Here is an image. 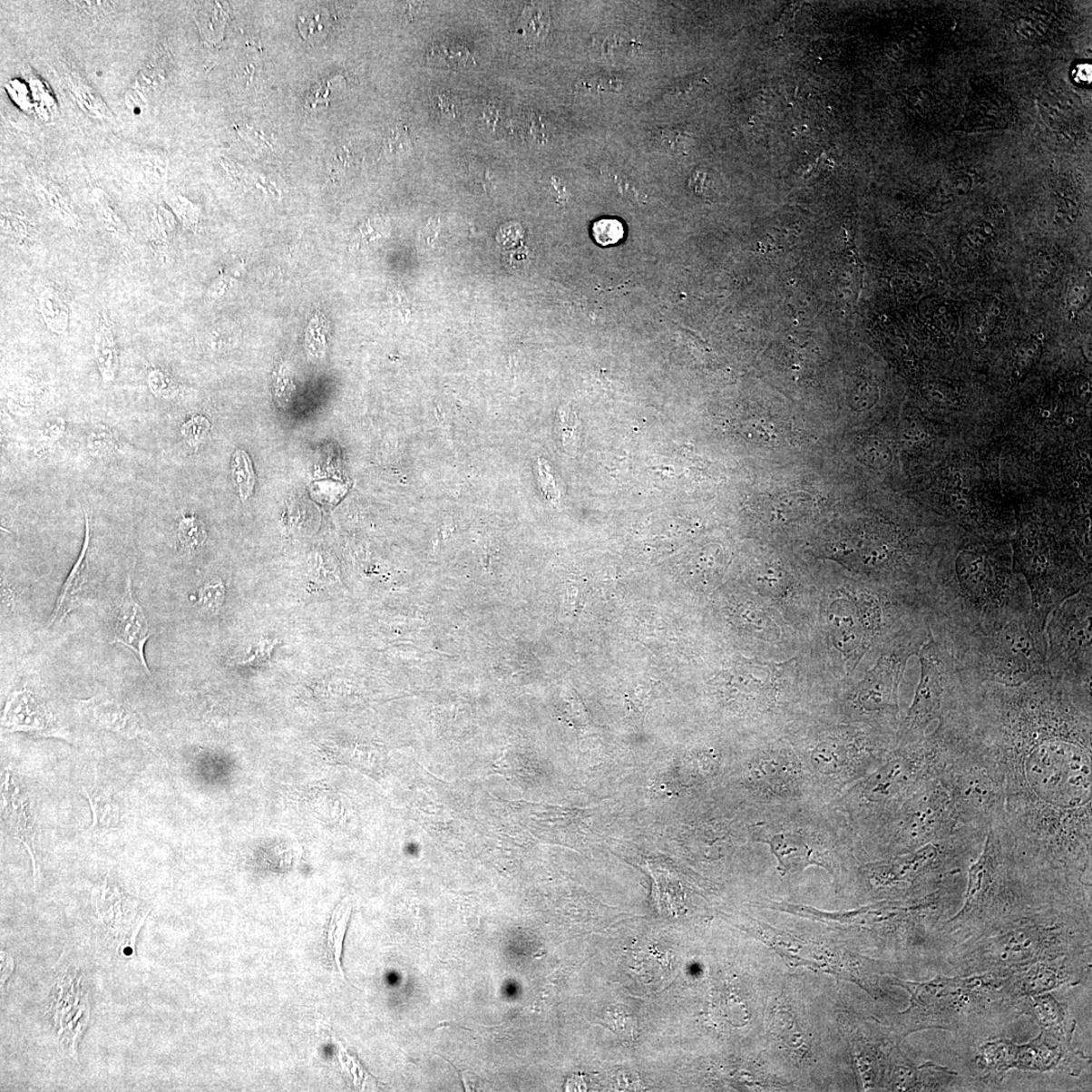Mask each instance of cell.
Wrapping results in <instances>:
<instances>
[{
    "mask_svg": "<svg viewBox=\"0 0 1092 1092\" xmlns=\"http://www.w3.org/2000/svg\"><path fill=\"white\" fill-rule=\"evenodd\" d=\"M921 602L933 638L947 648L1032 610L1025 580L975 544L962 546L946 568L932 571Z\"/></svg>",
    "mask_w": 1092,
    "mask_h": 1092,
    "instance_id": "6da1fadb",
    "label": "cell"
},
{
    "mask_svg": "<svg viewBox=\"0 0 1092 1092\" xmlns=\"http://www.w3.org/2000/svg\"><path fill=\"white\" fill-rule=\"evenodd\" d=\"M1090 952V912L1053 905L991 924L953 947L950 962L960 976L1007 977L1043 960Z\"/></svg>",
    "mask_w": 1092,
    "mask_h": 1092,
    "instance_id": "7a4b0ae2",
    "label": "cell"
},
{
    "mask_svg": "<svg viewBox=\"0 0 1092 1092\" xmlns=\"http://www.w3.org/2000/svg\"><path fill=\"white\" fill-rule=\"evenodd\" d=\"M947 649L965 680L974 684L1017 687L1049 673L1046 627L1033 610Z\"/></svg>",
    "mask_w": 1092,
    "mask_h": 1092,
    "instance_id": "3957f363",
    "label": "cell"
},
{
    "mask_svg": "<svg viewBox=\"0 0 1092 1092\" xmlns=\"http://www.w3.org/2000/svg\"><path fill=\"white\" fill-rule=\"evenodd\" d=\"M894 981L911 993V1005L901 1012L896 1025L901 1037L923 1029L957 1032L991 1008H1010L1003 992L1006 977L993 973L938 975L926 982Z\"/></svg>",
    "mask_w": 1092,
    "mask_h": 1092,
    "instance_id": "277c9868",
    "label": "cell"
},
{
    "mask_svg": "<svg viewBox=\"0 0 1092 1092\" xmlns=\"http://www.w3.org/2000/svg\"><path fill=\"white\" fill-rule=\"evenodd\" d=\"M1092 588H1082L1051 613L1046 625L1048 671L1074 701L1091 710Z\"/></svg>",
    "mask_w": 1092,
    "mask_h": 1092,
    "instance_id": "5b68a950",
    "label": "cell"
},
{
    "mask_svg": "<svg viewBox=\"0 0 1092 1092\" xmlns=\"http://www.w3.org/2000/svg\"><path fill=\"white\" fill-rule=\"evenodd\" d=\"M917 655L921 662V680L902 725L901 738L903 745L921 741L933 722L961 710L969 690V683L960 672L955 658L939 644L932 633Z\"/></svg>",
    "mask_w": 1092,
    "mask_h": 1092,
    "instance_id": "8992f818",
    "label": "cell"
},
{
    "mask_svg": "<svg viewBox=\"0 0 1092 1092\" xmlns=\"http://www.w3.org/2000/svg\"><path fill=\"white\" fill-rule=\"evenodd\" d=\"M1007 877L1008 863L1000 839L990 830L980 857L969 868L962 909L933 930L932 936L939 941H952L953 947L975 936L989 921Z\"/></svg>",
    "mask_w": 1092,
    "mask_h": 1092,
    "instance_id": "52a82bcc",
    "label": "cell"
},
{
    "mask_svg": "<svg viewBox=\"0 0 1092 1092\" xmlns=\"http://www.w3.org/2000/svg\"><path fill=\"white\" fill-rule=\"evenodd\" d=\"M975 1062L985 1077H998L1011 1069L1023 1071H1064L1078 1076L1090 1063L1088 1057L1043 1032L1034 1040L1019 1045L1007 1038L989 1041L980 1047Z\"/></svg>",
    "mask_w": 1092,
    "mask_h": 1092,
    "instance_id": "ba28073f",
    "label": "cell"
},
{
    "mask_svg": "<svg viewBox=\"0 0 1092 1092\" xmlns=\"http://www.w3.org/2000/svg\"><path fill=\"white\" fill-rule=\"evenodd\" d=\"M943 841L929 843L907 855L869 865L871 884L877 889L907 887L911 891L924 884L941 882L959 869L957 851Z\"/></svg>",
    "mask_w": 1092,
    "mask_h": 1092,
    "instance_id": "9c48e42d",
    "label": "cell"
},
{
    "mask_svg": "<svg viewBox=\"0 0 1092 1092\" xmlns=\"http://www.w3.org/2000/svg\"><path fill=\"white\" fill-rule=\"evenodd\" d=\"M834 645L856 662L882 638L885 612L880 598L861 592L835 601L829 611Z\"/></svg>",
    "mask_w": 1092,
    "mask_h": 1092,
    "instance_id": "30bf717a",
    "label": "cell"
},
{
    "mask_svg": "<svg viewBox=\"0 0 1092 1092\" xmlns=\"http://www.w3.org/2000/svg\"><path fill=\"white\" fill-rule=\"evenodd\" d=\"M1090 953L1043 960L1006 977L1003 992L1010 1007L1021 999L1036 997L1067 985H1077L1090 974Z\"/></svg>",
    "mask_w": 1092,
    "mask_h": 1092,
    "instance_id": "8fae6325",
    "label": "cell"
},
{
    "mask_svg": "<svg viewBox=\"0 0 1092 1092\" xmlns=\"http://www.w3.org/2000/svg\"><path fill=\"white\" fill-rule=\"evenodd\" d=\"M154 633L155 629L148 619L144 607L138 601L129 575L124 594L114 614L111 644L130 649L139 659L145 673L151 676L145 658V647Z\"/></svg>",
    "mask_w": 1092,
    "mask_h": 1092,
    "instance_id": "7c38bea8",
    "label": "cell"
},
{
    "mask_svg": "<svg viewBox=\"0 0 1092 1092\" xmlns=\"http://www.w3.org/2000/svg\"><path fill=\"white\" fill-rule=\"evenodd\" d=\"M1012 1008L1021 1014L1032 1018L1040 1027L1041 1032L1064 1044H1072L1077 1023L1064 1002L1057 1000L1049 992L1017 1000Z\"/></svg>",
    "mask_w": 1092,
    "mask_h": 1092,
    "instance_id": "4fadbf2b",
    "label": "cell"
},
{
    "mask_svg": "<svg viewBox=\"0 0 1092 1092\" xmlns=\"http://www.w3.org/2000/svg\"><path fill=\"white\" fill-rule=\"evenodd\" d=\"M779 862V869L785 873L804 870L812 865L822 866L831 871L823 849L817 847V843L809 835L797 832H781L774 834L772 838L765 840Z\"/></svg>",
    "mask_w": 1092,
    "mask_h": 1092,
    "instance_id": "5bb4252c",
    "label": "cell"
},
{
    "mask_svg": "<svg viewBox=\"0 0 1092 1092\" xmlns=\"http://www.w3.org/2000/svg\"><path fill=\"white\" fill-rule=\"evenodd\" d=\"M84 522L85 531L82 551L79 553V557L72 570H70L63 588H61L55 609L51 614L47 628L53 627L57 622L63 621L70 613L84 604L85 599L88 593H90V590H88V584H90L88 553H90L92 535L90 518H88L85 510Z\"/></svg>",
    "mask_w": 1092,
    "mask_h": 1092,
    "instance_id": "9a60e30c",
    "label": "cell"
},
{
    "mask_svg": "<svg viewBox=\"0 0 1092 1092\" xmlns=\"http://www.w3.org/2000/svg\"><path fill=\"white\" fill-rule=\"evenodd\" d=\"M171 68V51L161 44L131 84L126 96L127 107L132 111L139 110L154 99L169 81Z\"/></svg>",
    "mask_w": 1092,
    "mask_h": 1092,
    "instance_id": "2e32d148",
    "label": "cell"
},
{
    "mask_svg": "<svg viewBox=\"0 0 1092 1092\" xmlns=\"http://www.w3.org/2000/svg\"><path fill=\"white\" fill-rule=\"evenodd\" d=\"M866 736L862 742L853 743L851 738H830L819 744L812 754L814 767L825 776H834L836 774L847 772L852 763L860 761V755H867V746L871 743ZM872 745V744H870Z\"/></svg>",
    "mask_w": 1092,
    "mask_h": 1092,
    "instance_id": "e0dca14e",
    "label": "cell"
},
{
    "mask_svg": "<svg viewBox=\"0 0 1092 1092\" xmlns=\"http://www.w3.org/2000/svg\"><path fill=\"white\" fill-rule=\"evenodd\" d=\"M911 759L893 760L883 765L864 784L863 796L869 803H886L894 799L902 792L903 787L911 786L915 768Z\"/></svg>",
    "mask_w": 1092,
    "mask_h": 1092,
    "instance_id": "ac0fdd59",
    "label": "cell"
},
{
    "mask_svg": "<svg viewBox=\"0 0 1092 1092\" xmlns=\"http://www.w3.org/2000/svg\"><path fill=\"white\" fill-rule=\"evenodd\" d=\"M756 782L764 794L781 795L795 788L800 779V768L795 760L785 756L762 757L753 771Z\"/></svg>",
    "mask_w": 1092,
    "mask_h": 1092,
    "instance_id": "d6986e66",
    "label": "cell"
},
{
    "mask_svg": "<svg viewBox=\"0 0 1092 1092\" xmlns=\"http://www.w3.org/2000/svg\"><path fill=\"white\" fill-rule=\"evenodd\" d=\"M43 709L34 695L28 689L12 694L6 703L5 718L12 729H42L46 726Z\"/></svg>",
    "mask_w": 1092,
    "mask_h": 1092,
    "instance_id": "ffe728a7",
    "label": "cell"
},
{
    "mask_svg": "<svg viewBox=\"0 0 1092 1092\" xmlns=\"http://www.w3.org/2000/svg\"><path fill=\"white\" fill-rule=\"evenodd\" d=\"M36 301L37 309L47 328L57 336H66L70 310L63 293L54 287L42 286L36 289Z\"/></svg>",
    "mask_w": 1092,
    "mask_h": 1092,
    "instance_id": "44dd1931",
    "label": "cell"
},
{
    "mask_svg": "<svg viewBox=\"0 0 1092 1092\" xmlns=\"http://www.w3.org/2000/svg\"><path fill=\"white\" fill-rule=\"evenodd\" d=\"M94 356L104 383L116 378L118 369V348L114 340L112 324L105 312L100 313L98 329L94 336Z\"/></svg>",
    "mask_w": 1092,
    "mask_h": 1092,
    "instance_id": "7402d4cb",
    "label": "cell"
},
{
    "mask_svg": "<svg viewBox=\"0 0 1092 1092\" xmlns=\"http://www.w3.org/2000/svg\"><path fill=\"white\" fill-rule=\"evenodd\" d=\"M64 79L73 98L88 116L108 119L111 112L94 87L72 66L64 67Z\"/></svg>",
    "mask_w": 1092,
    "mask_h": 1092,
    "instance_id": "603a6c76",
    "label": "cell"
},
{
    "mask_svg": "<svg viewBox=\"0 0 1092 1092\" xmlns=\"http://www.w3.org/2000/svg\"><path fill=\"white\" fill-rule=\"evenodd\" d=\"M34 190L42 206L53 216L57 217L69 228H79L81 223H79L78 216L70 204L69 199L56 183L34 176Z\"/></svg>",
    "mask_w": 1092,
    "mask_h": 1092,
    "instance_id": "cb8c5ba5",
    "label": "cell"
},
{
    "mask_svg": "<svg viewBox=\"0 0 1092 1092\" xmlns=\"http://www.w3.org/2000/svg\"><path fill=\"white\" fill-rule=\"evenodd\" d=\"M2 231L6 239L22 248L36 242L39 237L37 224L28 215L5 207L2 210Z\"/></svg>",
    "mask_w": 1092,
    "mask_h": 1092,
    "instance_id": "d4e9b609",
    "label": "cell"
},
{
    "mask_svg": "<svg viewBox=\"0 0 1092 1092\" xmlns=\"http://www.w3.org/2000/svg\"><path fill=\"white\" fill-rule=\"evenodd\" d=\"M92 195L96 217L104 230L114 239L122 242L128 241L130 233L127 223L112 206L108 193L102 189L95 188L93 190Z\"/></svg>",
    "mask_w": 1092,
    "mask_h": 1092,
    "instance_id": "484cf974",
    "label": "cell"
},
{
    "mask_svg": "<svg viewBox=\"0 0 1092 1092\" xmlns=\"http://www.w3.org/2000/svg\"><path fill=\"white\" fill-rule=\"evenodd\" d=\"M172 219L161 207L155 208L148 232V243L158 262L166 264L170 258V231Z\"/></svg>",
    "mask_w": 1092,
    "mask_h": 1092,
    "instance_id": "4316f807",
    "label": "cell"
},
{
    "mask_svg": "<svg viewBox=\"0 0 1092 1092\" xmlns=\"http://www.w3.org/2000/svg\"><path fill=\"white\" fill-rule=\"evenodd\" d=\"M298 29L304 39L311 43H319L328 36L333 28V17L323 7L311 8L299 17Z\"/></svg>",
    "mask_w": 1092,
    "mask_h": 1092,
    "instance_id": "83f0119b",
    "label": "cell"
},
{
    "mask_svg": "<svg viewBox=\"0 0 1092 1092\" xmlns=\"http://www.w3.org/2000/svg\"><path fill=\"white\" fill-rule=\"evenodd\" d=\"M231 473L240 499L248 501L253 494L257 478L249 455L241 449H238L232 456Z\"/></svg>",
    "mask_w": 1092,
    "mask_h": 1092,
    "instance_id": "f1b7e54d",
    "label": "cell"
},
{
    "mask_svg": "<svg viewBox=\"0 0 1092 1092\" xmlns=\"http://www.w3.org/2000/svg\"><path fill=\"white\" fill-rule=\"evenodd\" d=\"M197 20L200 33L207 41L217 43L222 38L226 23V13L223 4H206L198 12Z\"/></svg>",
    "mask_w": 1092,
    "mask_h": 1092,
    "instance_id": "f546056e",
    "label": "cell"
},
{
    "mask_svg": "<svg viewBox=\"0 0 1092 1092\" xmlns=\"http://www.w3.org/2000/svg\"><path fill=\"white\" fill-rule=\"evenodd\" d=\"M350 917V907L341 904L334 912L328 928V947L336 960L341 976L345 977L341 964L343 943H345L347 924Z\"/></svg>",
    "mask_w": 1092,
    "mask_h": 1092,
    "instance_id": "4dcf8cb0",
    "label": "cell"
},
{
    "mask_svg": "<svg viewBox=\"0 0 1092 1092\" xmlns=\"http://www.w3.org/2000/svg\"><path fill=\"white\" fill-rule=\"evenodd\" d=\"M136 161L150 184L160 187L165 181L169 160L160 150L144 149L138 153Z\"/></svg>",
    "mask_w": 1092,
    "mask_h": 1092,
    "instance_id": "1f68e13d",
    "label": "cell"
},
{
    "mask_svg": "<svg viewBox=\"0 0 1092 1092\" xmlns=\"http://www.w3.org/2000/svg\"><path fill=\"white\" fill-rule=\"evenodd\" d=\"M207 537L206 528L198 517L189 515L180 518L178 540L184 551H198L205 544Z\"/></svg>",
    "mask_w": 1092,
    "mask_h": 1092,
    "instance_id": "d6a6232c",
    "label": "cell"
},
{
    "mask_svg": "<svg viewBox=\"0 0 1092 1092\" xmlns=\"http://www.w3.org/2000/svg\"><path fill=\"white\" fill-rule=\"evenodd\" d=\"M429 58L437 64L452 68L466 67L473 61L469 49L457 43L434 47L430 51Z\"/></svg>",
    "mask_w": 1092,
    "mask_h": 1092,
    "instance_id": "836d02e7",
    "label": "cell"
},
{
    "mask_svg": "<svg viewBox=\"0 0 1092 1092\" xmlns=\"http://www.w3.org/2000/svg\"><path fill=\"white\" fill-rule=\"evenodd\" d=\"M226 599V587L221 579L213 578L202 586L199 592V603L202 609L217 614L221 610Z\"/></svg>",
    "mask_w": 1092,
    "mask_h": 1092,
    "instance_id": "e575fe53",
    "label": "cell"
},
{
    "mask_svg": "<svg viewBox=\"0 0 1092 1092\" xmlns=\"http://www.w3.org/2000/svg\"><path fill=\"white\" fill-rule=\"evenodd\" d=\"M150 391L156 398L173 399L180 392V385L174 378L161 368L150 369L147 375Z\"/></svg>",
    "mask_w": 1092,
    "mask_h": 1092,
    "instance_id": "d590c367",
    "label": "cell"
},
{
    "mask_svg": "<svg viewBox=\"0 0 1092 1092\" xmlns=\"http://www.w3.org/2000/svg\"><path fill=\"white\" fill-rule=\"evenodd\" d=\"M551 17L543 6L531 7L523 15L522 29L531 40L541 41L549 32Z\"/></svg>",
    "mask_w": 1092,
    "mask_h": 1092,
    "instance_id": "8d00e7d4",
    "label": "cell"
},
{
    "mask_svg": "<svg viewBox=\"0 0 1092 1092\" xmlns=\"http://www.w3.org/2000/svg\"><path fill=\"white\" fill-rule=\"evenodd\" d=\"M87 449L95 457H107L118 449L112 431L104 426L94 427L87 437Z\"/></svg>",
    "mask_w": 1092,
    "mask_h": 1092,
    "instance_id": "74e56055",
    "label": "cell"
},
{
    "mask_svg": "<svg viewBox=\"0 0 1092 1092\" xmlns=\"http://www.w3.org/2000/svg\"><path fill=\"white\" fill-rule=\"evenodd\" d=\"M430 104L434 116L439 120L451 122L459 117L461 104L451 92H435L431 95Z\"/></svg>",
    "mask_w": 1092,
    "mask_h": 1092,
    "instance_id": "f35d334b",
    "label": "cell"
},
{
    "mask_svg": "<svg viewBox=\"0 0 1092 1092\" xmlns=\"http://www.w3.org/2000/svg\"><path fill=\"white\" fill-rule=\"evenodd\" d=\"M592 234L599 245L609 246L620 242L625 231L619 219H602L593 225Z\"/></svg>",
    "mask_w": 1092,
    "mask_h": 1092,
    "instance_id": "ab89813d",
    "label": "cell"
},
{
    "mask_svg": "<svg viewBox=\"0 0 1092 1092\" xmlns=\"http://www.w3.org/2000/svg\"><path fill=\"white\" fill-rule=\"evenodd\" d=\"M412 142L406 128L397 126L385 137L384 152L389 158H400L411 151Z\"/></svg>",
    "mask_w": 1092,
    "mask_h": 1092,
    "instance_id": "60d3db41",
    "label": "cell"
},
{
    "mask_svg": "<svg viewBox=\"0 0 1092 1092\" xmlns=\"http://www.w3.org/2000/svg\"><path fill=\"white\" fill-rule=\"evenodd\" d=\"M210 424L209 420L200 415L193 416L184 423L181 435L190 446H197L209 435Z\"/></svg>",
    "mask_w": 1092,
    "mask_h": 1092,
    "instance_id": "b9f144b4",
    "label": "cell"
},
{
    "mask_svg": "<svg viewBox=\"0 0 1092 1092\" xmlns=\"http://www.w3.org/2000/svg\"><path fill=\"white\" fill-rule=\"evenodd\" d=\"M65 433V422L63 418H50L43 423L37 431V443L42 445L54 444Z\"/></svg>",
    "mask_w": 1092,
    "mask_h": 1092,
    "instance_id": "7bdbcfd3",
    "label": "cell"
},
{
    "mask_svg": "<svg viewBox=\"0 0 1092 1092\" xmlns=\"http://www.w3.org/2000/svg\"><path fill=\"white\" fill-rule=\"evenodd\" d=\"M167 201L184 225L190 228L197 225L198 210L192 206L191 202L181 197H173Z\"/></svg>",
    "mask_w": 1092,
    "mask_h": 1092,
    "instance_id": "ee69618b",
    "label": "cell"
},
{
    "mask_svg": "<svg viewBox=\"0 0 1092 1092\" xmlns=\"http://www.w3.org/2000/svg\"><path fill=\"white\" fill-rule=\"evenodd\" d=\"M225 325L217 326L211 329L206 338V345L213 351H221L230 346L233 342V336L229 332Z\"/></svg>",
    "mask_w": 1092,
    "mask_h": 1092,
    "instance_id": "f6af8a7d",
    "label": "cell"
},
{
    "mask_svg": "<svg viewBox=\"0 0 1092 1092\" xmlns=\"http://www.w3.org/2000/svg\"><path fill=\"white\" fill-rule=\"evenodd\" d=\"M579 86L591 93H619L622 90L623 83L616 79H593L582 82Z\"/></svg>",
    "mask_w": 1092,
    "mask_h": 1092,
    "instance_id": "bcb514c9",
    "label": "cell"
},
{
    "mask_svg": "<svg viewBox=\"0 0 1092 1092\" xmlns=\"http://www.w3.org/2000/svg\"><path fill=\"white\" fill-rule=\"evenodd\" d=\"M481 121L491 131H496L502 122V107L497 102H487L481 109Z\"/></svg>",
    "mask_w": 1092,
    "mask_h": 1092,
    "instance_id": "7dc6e473",
    "label": "cell"
},
{
    "mask_svg": "<svg viewBox=\"0 0 1092 1092\" xmlns=\"http://www.w3.org/2000/svg\"><path fill=\"white\" fill-rule=\"evenodd\" d=\"M340 1057L341 1063L346 1065V1068L352 1074V1077H354L356 1085H358V1082H363L366 1071L360 1067L355 1057L350 1056L345 1049H340Z\"/></svg>",
    "mask_w": 1092,
    "mask_h": 1092,
    "instance_id": "c3c4849f",
    "label": "cell"
},
{
    "mask_svg": "<svg viewBox=\"0 0 1092 1092\" xmlns=\"http://www.w3.org/2000/svg\"><path fill=\"white\" fill-rule=\"evenodd\" d=\"M73 4L79 10L90 15L102 13L105 8H110L112 5V3L108 2H76Z\"/></svg>",
    "mask_w": 1092,
    "mask_h": 1092,
    "instance_id": "681fc988",
    "label": "cell"
},
{
    "mask_svg": "<svg viewBox=\"0 0 1092 1092\" xmlns=\"http://www.w3.org/2000/svg\"><path fill=\"white\" fill-rule=\"evenodd\" d=\"M528 135L535 139H540L545 136L544 124L540 118L531 117L526 122Z\"/></svg>",
    "mask_w": 1092,
    "mask_h": 1092,
    "instance_id": "f907efd6",
    "label": "cell"
},
{
    "mask_svg": "<svg viewBox=\"0 0 1092 1092\" xmlns=\"http://www.w3.org/2000/svg\"><path fill=\"white\" fill-rule=\"evenodd\" d=\"M13 971H14L13 959L10 956H7L6 954L2 953V982L3 983L5 982V980L8 979V977H10V975L13 973Z\"/></svg>",
    "mask_w": 1092,
    "mask_h": 1092,
    "instance_id": "816d5d0a",
    "label": "cell"
}]
</instances>
